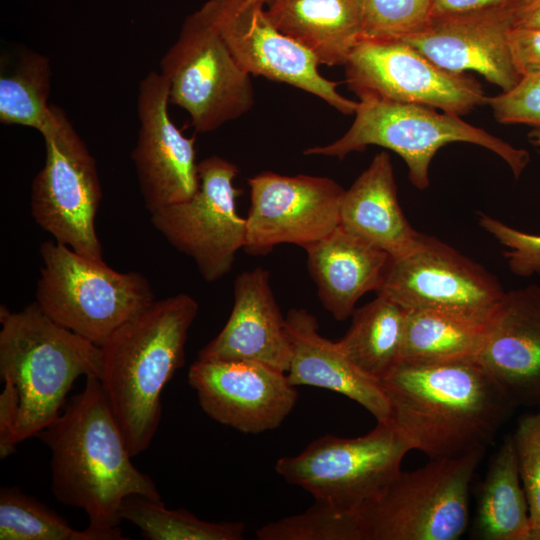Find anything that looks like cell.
<instances>
[{"label":"cell","mask_w":540,"mask_h":540,"mask_svg":"<svg viewBox=\"0 0 540 540\" xmlns=\"http://www.w3.org/2000/svg\"><path fill=\"white\" fill-rule=\"evenodd\" d=\"M51 453V490L63 505L82 509L102 540H123V501L132 495L161 500L150 476L132 463L98 378L65 403L36 435Z\"/></svg>","instance_id":"6da1fadb"},{"label":"cell","mask_w":540,"mask_h":540,"mask_svg":"<svg viewBox=\"0 0 540 540\" xmlns=\"http://www.w3.org/2000/svg\"><path fill=\"white\" fill-rule=\"evenodd\" d=\"M380 385L390 421L430 460L486 450L516 408L474 359L402 361Z\"/></svg>","instance_id":"7a4b0ae2"},{"label":"cell","mask_w":540,"mask_h":540,"mask_svg":"<svg viewBox=\"0 0 540 540\" xmlns=\"http://www.w3.org/2000/svg\"><path fill=\"white\" fill-rule=\"evenodd\" d=\"M198 303L179 293L155 300L100 346L99 381L132 457L151 444L162 413L161 393L184 364Z\"/></svg>","instance_id":"3957f363"},{"label":"cell","mask_w":540,"mask_h":540,"mask_svg":"<svg viewBox=\"0 0 540 540\" xmlns=\"http://www.w3.org/2000/svg\"><path fill=\"white\" fill-rule=\"evenodd\" d=\"M0 378L16 397L15 442L36 436L62 411L74 382L100 378L102 350L50 318L36 302L0 307Z\"/></svg>","instance_id":"277c9868"},{"label":"cell","mask_w":540,"mask_h":540,"mask_svg":"<svg viewBox=\"0 0 540 540\" xmlns=\"http://www.w3.org/2000/svg\"><path fill=\"white\" fill-rule=\"evenodd\" d=\"M355 118L339 139L304 150L305 155L345 158L370 145L394 151L406 163L408 177L419 190L429 186V168L444 145L464 142L481 146L498 155L519 178L530 156L486 130L473 126L459 115L414 103L359 100Z\"/></svg>","instance_id":"5b68a950"},{"label":"cell","mask_w":540,"mask_h":540,"mask_svg":"<svg viewBox=\"0 0 540 540\" xmlns=\"http://www.w3.org/2000/svg\"><path fill=\"white\" fill-rule=\"evenodd\" d=\"M40 254L36 303L55 322L98 346L155 301L139 272H118L56 241L42 243Z\"/></svg>","instance_id":"8992f818"},{"label":"cell","mask_w":540,"mask_h":540,"mask_svg":"<svg viewBox=\"0 0 540 540\" xmlns=\"http://www.w3.org/2000/svg\"><path fill=\"white\" fill-rule=\"evenodd\" d=\"M485 450L400 471L356 510L362 540H457L469 522V491Z\"/></svg>","instance_id":"52a82bcc"},{"label":"cell","mask_w":540,"mask_h":540,"mask_svg":"<svg viewBox=\"0 0 540 540\" xmlns=\"http://www.w3.org/2000/svg\"><path fill=\"white\" fill-rule=\"evenodd\" d=\"M411 450L390 420L377 421L360 437L322 436L301 453L278 459L275 470L315 500L356 511L385 490Z\"/></svg>","instance_id":"ba28073f"},{"label":"cell","mask_w":540,"mask_h":540,"mask_svg":"<svg viewBox=\"0 0 540 540\" xmlns=\"http://www.w3.org/2000/svg\"><path fill=\"white\" fill-rule=\"evenodd\" d=\"M40 133L46 156L32 183V216L56 242L85 257L103 260L95 228L102 198L95 160L56 105H51Z\"/></svg>","instance_id":"9c48e42d"},{"label":"cell","mask_w":540,"mask_h":540,"mask_svg":"<svg viewBox=\"0 0 540 540\" xmlns=\"http://www.w3.org/2000/svg\"><path fill=\"white\" fill-rule=\"evenodd\" d=\"M160 73L168 82L169 103L189 114L197 133L239 118L255 102L251 75L199 10L184 21Z\"/></svg>","instance_id":"30bf717a"},{"label":"cell","mask_w":540,"mask_h":540,"mask_svg":"<svg viewBox=\"0 0 540 540\" xmlns=\"http://www.w3.org/2000/svg\"><path fill=\"white\" fill-rule=\"evenodd\" d=\"M238 167L219 156L198 163L199 188L188 200L151 213L155 229L195 262L202 278L228 274L246 242V218L237 212L241 190L233 184Z\"/></svg>","instance_id":"8fae6325"},{"label":"cell","mask_w":540,"mask_h":540,"mask_svg":"<svg viewBox=\"0 0 540 540\" xmlns=\"http://www.w3.org/2000/svg\"><path fill=\"white\" fill-rule=\"evenodd\" d=\"M344 66L359 100L414 103L459 116L488 104L474 78L440 68L402 39L362 37Z\"/></svg>","instance_id":"7c38bea8"},{"label":"cell","mask_w":540,"mask_h":540,"mask_svg":"<svg viewBox=\"0 0 540 540\" xmlns=\"http://www.w3.org/2000/svg\"><path fill=\"white\" fill-rule=\"evenodd\" d=\"M505 293L482 265L425 234L407 255L389 257L376 292L407 310H437L480 322L490 319Z\"/></svg>","instance_id":"4fadbf2b"},{"label":"cell","mask_w":540,"mask_h":540,"mask_svg":"<svg viewBox=\"0 0 540 540\" xmlns=\"http://www.w3.org/2000/svg\"><path fill=\"white\" fill-rule=\"evenodd\" d=\"M199 12L251 76H262L311 93L342 114L355 113L358 102L340 94L338 83L320 74L316 57L275 27L264 3L207 0Z\"/></svg>","instance_id":"5bb4252c"},{"label":"cell","mask_w":540,"mask_h":540,"mask_svg":"<svg viewBox=\"0 0 540 540\" xmlns=\"http://www.w3.org/2000/svg\"><path fill=\"white\" fill-rule=\"evenodd\" d=\"M248 185L243 249L250 255H267L284 243L305 248L340 225L345 189L331 178L267 171L249 178Z\"/></svg>","instance_id":"9a60e30c"},{"label":"cell","mask_w":540,"mask_h":540,"mask_svg":"<svg viewBox=\"0 0 540 540\" xmlns=\"http://www.w3.org/2000/svg\"><path fill=\"white\" fill-rule=\"evenodd\" d=\"M188 383L210 418L246 434L279 427L298 398L285 372L254 361L196 359Z\"/></svg>","instance_id":"2e32d148"},{"label":"cell","mask_w":540,"mask_h":540,"mask_svg":"<svg viewBox=\"0 0 540 540\" xmlns=\"http://www.w3.org/2000/svg\"><path fill=\"white\" fill-rule=\"evenodd\" d=\"M169 86L161 73L139 83V131L131 157L140 192L151 213L190 199L199 188L195 136L182 134L168 113Z\"/></svg>","instance_id":"e0dca14e"},{"label":"cell","mask_w":540,"mask_h":540,"mask_svg":"<svg viewBox=\"0 0 540 540\" xmlns=\"http://www.w3.org/2000/svg\"><path fill=\"white\" fill-rule=\"evenodd\" d=\"M517 406L540 405V285L506 291L474 358Z\"/></svg>","instance_id":"ac0fdd59"},{"label":"cell","mask_w":540,"mask_h":540,"mask_svg":"<svg viewBox=\"0 0 540 540\" xmlns=\"http://www.w3.org/2000/svg\"><path fill=\"white\" fill-rule=\"evenodd\" d=\"M511 28L509 9L490 10L431 18L402 40L446 71H474L508 91L520 80L509 48Z\"/></svg>","instance_id":"d6986e66"},{"label":"cell","mask_w":540,"mask_h":540,"mask_svg":"<svg viewBox=\"0 0 540 540\" xmlns=\"http://www.w3.org/2000/svg\"><path fill=\"white\" fill-rule=\"evenodd\" d=\"M291 356L286 317L275 300L269 271L261 267L243 271L234 281V303L226 324L197 359L254 361L286 373Z\"/></svg>","instance_id":"ffe728a7"},{"label":"cell","mask_w":540,"mask_h":540,"mask_svg":"<svg viewBox=\"0 0 540 540\" xmlns=\"http://www.w3.org/2000/svg\"><path fill=\"white\" fill-rule=\"evenodd\" d=\"M286 324L292 344L286 376L293 386L331 390L360 404L377 421L390 420V404L380 383L360 371L337 342L319 333L314 315L304 308H292Z\"/></svg>","instance_id":"44dd1931"},{"label":"cell","mask_w":540,"mask_h":540,"mask_svg":"<svg viewBox=\"0 0 540 540\" xmlns=\"http://www.w3.org/2000/svg\"><path fill=\"white\" fill-rule=\"evenodd\" d=\"M340 226L391 258L405 256L417 245L422 233L410 225L401 209L392 161L386 151L377 153L345 190Z\"/></svg>","instance_id":"7402d4cb"},{"label":"cell","mask_w":540,"mask_h":540,"mask_svg":"<svg viewBox=\"0 0 540 540\" xmlns=\"http://www.w3.org/2000/svg\"><path fill=\"white\" fill-rule=\"evenodd\" d=\"M304 249L321 304L337 321L352 316L363 295L377 292L390 257L340 225Z\"/></svg>","instance_id":"603a6c76"},{"label":"cell","mask_w":540,"mask_h":540,"mask_svg":"<svg viewBox=\"0 0 540 540\" xmlns=\"http://www.w3.org/2000/svg\"><path fill=\"white\" fill-rule=\"evenodd\" d=\"M275 27L321 65H344L362 38L361 0H266Z\"/></svg>","instance_id":"cb8c5ba5"},{"label":"cell","mask_w":540,"mask_h":540,"mask_svg":"<svg viewBox=\"0 0 540 540\" xmlns=\"http://www.w3.org/2000/svg\"><path fill=\"white\" fill-rule=\"evenodd\" d=\"M514 441L507 436L490 460L477 496L472 535L482 540H531Z\"/></svg>","instance_id":"d4e9b609"},{"label":"cell","mask_w":540,"mask_h":540,"mask_svg":"<svg viewBox=\"0 0 540 540\" xmlns=\"http://www.w3.org/2000/svg\"><path fill=\"white\" fill-rule=\"evenodd\" d=\"M407 309L391 298H376L355 309L337 343L364 374L380 383L403 361Z\"/></svg>","instance_id":"484cf974"},{"label":"cell","mask_w":540,"mask_h":540,"mask_svg":"<svg viewBox=\"0 0 540 540\" xmlns=\"http://www.w3.org/2000/svg\"><path fill=\"white\" fill-rule=\"evenodd\" d=\"M487 322L428 309L407 310L403 361L435 363L474 359Z\"/></svg>","instance_id":"4316f807"},{"label":"cell","mask_w":540,"mask_h":540,"mask_svg":"<svg viewBox=\"0 0 540 540\" xmlns=\"http://www.w3.org/2000/svg\"><path fill=\"white\" fill-rule=\"evenodd\" d=\"M121 520L137 526L149 540H241L245 525L239 521H205L184 509H169L162 500L140 495L127 497Z\"/></svg>","instance_id":"83f0119b"},{"label":"cell","mask_w":540,"mask_h":540,"mask_svg":"<svg viewBox=\"0 0 540 540\" xmlns=\"http://www.w3.org/2000/svg\"><path fill=\"white\" fill-rule=\"evenodd\" d=\"M50 87L49 59L37 52L24 53L11 72L1 74L0 122L40 132L50 115Z\"/></svg>","instance_id":"f1b7e54d"},{"label":"cell","mask_w":540,"mask_h":540,"mask_svg":"<svg viewBox=\"0 0 540 540\" xmlns=\"http://www.w3.org/2000/svg\"><path fill=\"white\" fill-rule=\"evenodd\" d=\"M0 540H102L74 529L62 516L18 487L0 490Z\"/></svg>","instance_id":"f546056e"},{"label":"cell","mask_w":540,"mask_h":540,"mask_svg":"<svg viewBox=\"0 0 540 540\" xmlns=\"http://www.w3.org/2000/svg\"><path fill=\"white\" fill-rule=\"evenodd\" d=\"M256 537L259 540H362L356 511L321 500H315L303 513L258 528Z\"/></svg>","instance_id":"4dcf8cb0"},{"label":"cell","mask_w":540,"mask_h":540,"mask_svg":"<svg viewBox=\"0 0 540 540\" xmlns=\"http://www.w3.org/2000/svg\"><path fill=\"white\" fill-rule=\"evenodd\" d=\"M362 37L402 39L423 30L431 0H361Z\"/></svg>","instance_id":"1f68e13d"},{"label":"cell","mask_w":540,"mask_h":540,"mask_svg":"<svg viewBox=\"0 0 540 540\" xmlns=\"http://www.w3.org/2000/svg\"><path fill=\"white\" fill-rule=\"evenodd\" d=\"M512 438L529 508L531 540H540V411L523 415Z\"/></svg>","instance_id":"d6a6232c"},{"label":"cell","mask_w":540,"mask_h":540,"mask_svg":"<svg viewBox=\"0 0 540 540\" xmlns=\"http://www.w3.org/2000/svg\"><path fill=\"white\" fill-rule=\"evenodd\" d=\"M478 224L502 246L509 270L516 276L540 273V235L518 230L488 214H478Z\"/></svg>","instance_id":"836d02e7"},{"label":"cell","mask_w":540,"mask_h":540,"mask_svg":"<svg viewBox=\"0 0 540 540\" xmlns=\"http://www.w3.org/2000/svg\"><path fill=\"white\" fill-rule=\"evenodd\" d=\"M488 105L500 123L540 129V74L520 78L510 90L489 97Z\"/></svg>","instance_id":"e575fe53"},{"label":"cell","mask_w":540,"mask_h":540,"mask_svg":"<svg viewBox=\"0 0 540 540\" xmlns=\"http://www.w3.org/2000/svg\"><path fill=\"white\" fill-rule=\"evenodd\" d=\"M508 38L520 78L540 74V28H511Z\"/></svg>","instance_id":"d590c367"},{"label":"cell","mask_w":540,"mask_h":540,"mask_svg":"<svg viewBox=\"0 0 540 540\" xmlns=\"http://www.w3.org/2000/svg\"><path fill=\"white\" fill-rule=\"evenodd\" d=\"M17 422V402L13 389L3 384L0 394V458L5 459L15 453V428Z\"/></svg>","instance_id":"8d00e7d4"},{"label":"cell","mask_w":540,"mask_h":540,"mask_svg":"<svg viewBox=\"0 0 540 540\" xmlns=\"http://www.w3.org/2000/svg\"><path fill=\"white\" fill-rule=\"evenodd\" d=\"M514 0H431V18L509 9Z\"/></svg>","instance_id":"74e56055"},{"label":"cell","mask_w":540,"mask_h":540,"mask_svg":"<svg viewBox=\"0 0 540 540\" xmlns=\"http://www.w3.org/2000/svg\"><path fill=\"white\" fill-rule=\"evenodd\" d=\"M509 15L512 28H540V0H514Z\"/></svg>","instance_id":"f35d334b"},{"label":"cell","mask_w":540,"mask_h":540,"mask_svg":"<svg viewBox=\"0 0 540 540\" xmlns=\"http://www.w3.org/2000/svg\"><path fill=\"white\" fill-rule=\"evenodd\" d=\"M529 142L540 152V129L534 128L528 134Z\"/></svg>","instance_id":"ab89813d"},{"label":"cell","mask_w":540,"mask_h":540,"mask_svg":"<svg viewBox=\"0 0 540 540\" xmlns=\"http://www.w3.org/2000/svg\"><path fill=\"white\" fill-rule=\"evenodd\" d=\"M247 1H251V2H260V3H264L266 2V0H247Z\"/></svg>","instance_id":"60d3db41"}]
</instances>
